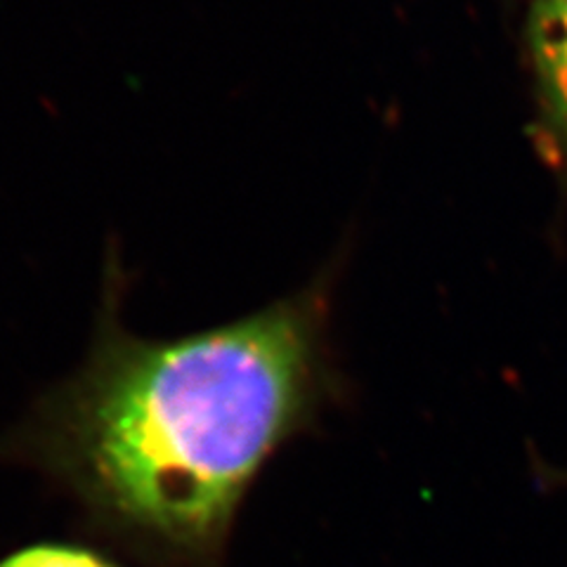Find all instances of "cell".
<instances>
[{"label": "cell", "instance_id": "cell-1", "mask_svg": "<svg viewBox=\"0 0 567 567\" xmlns=\"http://www.w3.org/2000/svg\"><path fill=\"white\" fill-rule=\"evenodd\" d=\"M128 284L110 246L91 348L0 442V458L50 475L147 567H225L248 489L322 398V293L145 339L123 324Z\"/></svg>", "mask_w": 567, "mask_h": 567}, {"label": "cell", "instance_id": "cell-2", "mask_svg": "<svg viewBox=\"0 0 567 567\" xmlns=\"http://www.w3.org/2000/svg\"><path fill=\"white\" fill-rule=\"evenodd\" d=\"M542 118L551 145L567 158V0H537L529 22Z\"/></svg>", "mask_w": 567, "mask_h": 567}, {"label": "cell", "instance_id": "cell-3", "mask_svg": "<svg viewBox=\"0 0 567 567\" xmlns=\"http://www.w3.org/2000/svg\"><path fill=\"white\" fill-rule=\"evenodd\" d=\"M0 567H118L93 548L76 544H33L0 560Z\"/></svg>", "mask_w": 567, "mask_h": 567}]
</instances>
